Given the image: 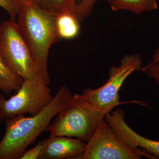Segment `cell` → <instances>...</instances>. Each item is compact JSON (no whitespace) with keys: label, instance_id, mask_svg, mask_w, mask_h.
<instances>
[{"label":"cell","instance_id":"cell-12","mask_svg":"<svg viewBox=\"0 0 159 159\" xmlns=\"http://www.w3.org/2000/svg\"><path fill=\"white\" fill-rule=\"evenodd\" d=\"M23 81L22 78L10 68L0 54V90L7 95L12 91L16 92Z\"/></svg>","mask_w":159,"mask_h":159},{"label":"cell","instance_id":"cell-1","mask_svg":"<svg viewBox=\"0 0 159 159\" xmlns=\"http://www.w3.org/2000/svg\"><path fill=\"white\" fill-rule=\"evenodd\" d=\"M74 95L67 87L61 85L51 102L38 113L6 119V131L0 141V159H20L41 134L48 131L53 118L73 102Z\"/></svg>","mask_w":159,"mask_h":159},{"label":"cell","instance_id":"cell-5","mask_svg":"<svg viewBox=\"0 0 159 159\" xmlns=\"http://www.w3.org/2000/svg\"><path fill=\"white\" fill-rule=\"evenodd\" d=\"M49 84L41 71L33 78L24 80L16 93L9 99L0 93V111L5 120L26 114L33 116L43 109L54 98Z\"/></svg>","mask_w":159,"mask_h":159},{"label":"cell","instance_id":"cell-14","mask_svg":"<svg viewBox=\"0 0 159 159\" xmlns=\"http://www.w3.org/2000/svg\"><path fill=\"white\" fill-rule=\"evenodd\" d=\"M33 4L57 16L62 11L63 0H33Z\"/></svg>","mask_w":159,"mask_h":159},{"label":"cell","instance_id":"cell-18","mask_svg":"<svg viewBox=\"0 0 159 159\" xmlns=\"http://www.w3.org/2000/svg\"><path fill=\"white\" fill-rule=\"evenodd\" d=\"M159 60V46L157 49L156 51L155 52L153 57H152V61H156Z\"/></svg>","mask_w":159,"mask_h":159},{"label":"cell","instance_id":"cell-19","mask_svg":"<svg viewBox=\"0 0 159 159\" xmlns=\"http://www.w3.org/2000/svg\"><path fill=\"white\" fill-rule=\"evenodd\" d=\"M17 1L21 6L24 4H27V3L32 4V2H33V0H17Z\"/></svg>","mask_w":159,"mask_h":159},{"label":"cell","instance_id":"cell-10","mask_svg":"<svg viewBox=\"0 0 159 159\" xmlns=\"http://www.w3.org/2000/svg\"><path fill=\"white\" fill-rule=\"evenodd\" d=\"M56 28L61 39L77 37L80 31V22L71 12L62 11L56 16Z\"/></svg>","mask_w":159,"mask_h":159},{"label":"cell","instance_id":"cell-9","mask_svg":"<svg viewBox=\"0 0 159 159\" xmlns=\"http://www.w3.org/2000/svg\"><path fill=\"white\" fill-rule=\"evenodd\" d=\"M86 143L76 138L49 137L44 139V146L39 159H76L81 155Z\"/></svg>","mask_w":159,"mask_h":159},{"label":"cell","instance_id":"cell-2","mask_svg":"<svg viewBox=\"0 0 159 159\" xmlns=\"http://www.w3.org/2000/svg\"><path fill=\"white\" fill-rule=\"evenodd\" d=\"M56 16L36 5L27 3L21 6L17 25L32 57L44 74L48 82L49 50L52 44L60 40L57 31Z\"/></svg>","mask_w":159,"mask_h":159},{"label":"cell","instance_id":"cell-17","mask_svg":"<svg viewBox=\"0 0 159 159\" xmlns=\"http://www.w3.org/2000/svg\"><path fill=\"white\" fill-rule=\"evenodd\" d=\"M44 146V139L42 140L34 147L26 151L20 159H39Z\"/></svg>","mask_w":159,"mask_h":159},{"label":"cell","instance_id":"cell-6","mask_svg":"<svg viewBox=\"0 0 159 159\" xmlns=\"http://www.w3.org/2000/svg\"><path fill=\"white\" fill-rule=\"evenodd\" d=\"M0 54L24 80L42 71L32 57L16 21L9 20L0 24Z\"/></svg>","mask_w":159,"mask_h":159},{"label":"cell","instance_id":"cell-15","mask_svg":"<svg viewBox=\"0 0 159 159\" xmlns=\"http://www.w3.org/2000/svg\"><path fill=\"white\" fill-rule=\"evenodd\" d=\"M21 6L17 0H0V7L8 12L11 20L16 21Z\"/></svg>","mask_w":159,"mask_h":159},{"label":"cell","instance_id":"cell-7","mask_svg":"<svg viewBox=\"0 0 159 159\" xmlns=\"http://www.w3.org/2000/svg\"><path fill=\"white\" fill-rule=\"evenodd\" d=\"M143 155L128 148L114 133L105 118L76 159H140Z\"/></svg>","mask_w":159,"mask_h":159},{"label":"cell","instance_id":"cell-3","mask_svg":"<svg viewBox=\"0 0 159 159\" xmlns=\"http://www.w3.org/2000/svg\"><path fill=\"white\" fill-rule=\"evenodd\" d=\"M142 60L138 54H126L119 66H112L108 72V80L97 89L88 88L80 97L99 116L105 118L120 103L119 91L126 78L134 72L141 70Z\"/></svg>","mask_w":159,"mask_h":159},{"label":"cell","instance_id":"cell-20","mask_svg":"<svg viewBox=\"0 0 159 159\" xmlns=\"http://www.w3.org/2000/svg\"><path fill=\"white\" fill-rule=\"evenodd\" d=\"M4 120H5V119H4V117H3L2 115V113H1V111H0V123L2 122Z\"/></svg>","mask_w":159,"mask_h":159},{"label":"cell","instance_id":"cell-4","mask_svg":"<svg viewBox=\"0 0 159 159\" xmlns=\"http://www.w3.org/2000/svg\"><path fill=\"white\" fill-rule=\"evenodd\" d=\"M104 119L75 94L73 102L60 111L51 123L50 137H71L86 143Z\"/></svg>","mask_w":159,"mask_h":159},{"label":"cell","instance_id":"cell-8","mask_svg":"<svg viewBox=\"0 0 159 159\" xmlns=\"http://www.w3.org/2000/svg\"><path fill=\"white\" fill-rule=\"evenodd\" d=\"M124 111L117 109L106 115L105 120L129 148L148 158L159 159V141L147 139L133 130L125 121Z\"/></svg>","mask_w":159,"mask_h":159},{"label":"cell","instance_id":"cell-16","mask_svg":"<svg viewBox=\"0 0 159 159\" xmlns=\"http://www.w3.org/2000/svg\"><path fill=\"white\" fill-rule=\"evenodd\" d=\"M141 70L159 84V60L152 61L148 65L142 67Z\"/></svg>","mask_w":159,"mask_h":159},{"label":"cell","instance_id":"cell-11","mask_svg":"<svg viewBox=\"0 0 159 159\" xmlns=\"http://www.w3.org/2000/svg\"><path fill=\"white\" fill-rule=\"evenodd\" d=\"M113 11L124 10L141 14L158 8L156 0H107Z\"/></svg>","mask_w":159,"mask_h":159},{"label":"cell","instance_id":"cell-13","mask_svg":"<svg viewBox=\"0 0 159 159\" xmlns=\"http://www.w3.org/2000/svg\"><path fill=\"white\" fill-rule=\"evenodd\" d=\"M97 0H63L62 11L73 12L80 22H82L93 12Z\"/></svg>","mask_w":159,"mask_h":159}]
</instances>
